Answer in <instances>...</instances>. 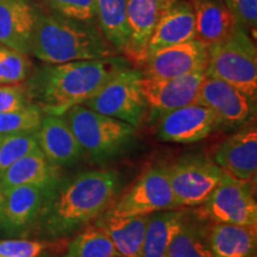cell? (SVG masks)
<instances>
[{
    "label": "cell",
    "instance_id": "cell-1",
    "mask_svg": "<svg viewBox=\"0 0 257 257\" xmlns=\"http://www.w3.org/2000/svg\"><path fill=\"white\" fill-rule=\"evenodd\" d=\"M120 178L115 170H87L54 185L31 236L63 239L94 223L118 197Z\"/></svg>",
    "mask_w": 257,
    "mask_h": 257
},
{
    "label": "cell",
    "instance_id": "cell-2",
    "mask_svg": "<svg viewBox=\"0 0 257 257\" xmlns=\"http://www.w3.org/2000/svg\"><path fill=\"white\" fill-rule=\"evenodd\" d=\"M133 67L123 55L106 59L47 63L32 69L24 82L32 105L44 114L63 115L81 105L121 70Z\"/></svg>",
    "mask_w": 257,
    "mask_h": 257
},
{
    "label": "cell",
    "instance_id": "cell-3",
    "mask_svg": "<svg viewBox=\"0 0 257 257\" xmlns=\"http://www.w3.org/2000/svg\"><path fill=\"white\" fill-rule=\"evenodd\" d=\"M31 54L51 64L120 55L106 40L96 21H79L43 9L35 24Z\"/></svg>",
    "mask_w": 257,
    "mask_h": 257
},
{
    "label": "cell",
    "instance_id": "cell-4",
    "mask_svg": "<svg viewBox=\"0 0 257 257\" xmlns=\"http://www.w3.org/2000/svg\"><path fill=\"white\" fill-rule=\"evenodd\" d=\"M82 154L94 161L110 160L127 149L136 127L101 114L83 105H75L63 114Z\"/></svg>",
    "mask_w": 257,
    "mask_h": 257
},
{
    "label": "cell",
    "instance_id": "cell-5",
    "mask_svg": "<svg viewBox=\"0 0 257 257\" xmlns=\"http://www.w3.org/2000/svg\"><path fill=\"white\" fill-rule=\"evenodd\" d=\"M205 74L223 80L256 99L257 50L255 41L242 25L237 24L230 35L207 46Z\"/></svg>",
    "mask_w": 257,
    "mask_h": 257
},
{
    "label": "cell",
    "instance_id": "cell-6",
    "mask_svg": "<svg viewBox=\"0 0 257 257\" xmlns=\"http://www.w3.org/2000/svg\"><path fill=\"white\" fill-rule=\"evenodd\" d=\"M141 78L140 70L128 67L114 75L81 105L138 127L149 111L141 91Z\"/></svg>",
    "mask_w": 257,
    "mask_h": 257
},
{
    "label": "cell",
    "instance_id": "cell-7",
    "mask_svg": "<svg viewBox=\"0 0 257 257\" xmlns=\"http://www.w3.org/2000/svg\"><path fill=\"white\" fill-rule=\"evenodd\" d=\"M197 214L211 223L257 225V204L251 182L225 174Z\"/></svg>",
    "mask_w": 257,
    "mask_h": 257
},
{
    "label": "cell",
    "instance_id": "cell-8",
    "mask_svg": "<svg viewBox=\"0 0 257 257\" xmlns=\"http://www.w3.org/2000/svg\"><path fill=\"white\" fill-rule=\"evenodd\" d=\"M175 208L167 169L152 167L144 170L127 191L115 199L106 213L114 217H135Z\"/></svg>",
    "mask_w": 257,
    "mask_h": 257
},
{
    "label": "cell",
    "instance_id": "cell-9",
    "mask_svg": "<svg viewBox=\"0 0 257 257\" xmlns=\"http://www.w3.org/2000/svg\"><path fill=\"white\" fill-rule=\"evenodd\" d=\"M57 181L47 185L16 186L2 191L0 234L9 238L30 237L51 189Z\"/></svg>",
    "mask_w": 257,
    "mask_h": 257
},
{
    "label": "cell",
    "instance_id": "cell-10",
    "mask_svg": "<svg viewBox=\"0 0 257 257\" xmlns=\"http://www.w3.org/2000/svg\"><path fill=\"white\" fill-rule=\"evenodd\" d=\"M166 169L176 208L200 206L224 176L216 163L199 157L179 161Z\"/></svg>",
    "mask_w": 257,
    "mask_h": 257
},
{
    "label": "cell",
    "instance_id": "cell-11",
    "mask_svg": "<svg viewBox=\"0 0 257 257\" xmlns=\"http://www.w3.org/2000/svg\"><path fill=\"white\" fill-rule=\"evenodd\" d=\"M207 47L200 41L162 48L149 54L140 64L138 70L147 79H170L206 70Z\"/></svg>",
    "mask_w": 257,
    "mask_h": 257
},
{
    "label": "cell",
    "instance_id": "cell-12",
    "mask_svg": "<svg viewBox=\"0 0 257 257\" xmlns=\"http://www.w3.org/2000/svg\"><path fill=\"white\" fill-rule=\"evenodd\" d=\"M195 102L210 108L220 124L245 123L256 110V99L230 83L206 74Z\"/></svg>",
    "mask_w": 257,
    "mask_h": 257
},
{
    "label": "cell",
    "instance_id": "cell-13",
    "mask_svg": "<svg viewBox=\"0 0 257 257\" xmlns=\"http://www.w3.org/2000/svg\"><path fill=\"white\" fill-rule=\"evenodd\" d=\"M219 124L210 108L193 102L161 115L156 135L165 142L192 143L206 138Z\"/></svg>",
    "mask_w": 257,
    "mask_h": 257
},
{
    "label": "cell",
    "instance_id": "cell-14",
    "mask_svg": "<svg viewBox=\"0 0 257 257\" xmlns=\"http://www.w3.org/2000/svg\"><path fill=\"white\" fill-rule=\"evenodd\" d=\"M205 70L170 79L141 78L140 86L148 108L162 115L197 101Z\"/></svg>",
    "mask_w": 257,
    "mask_h": 257
},
{
    "label": "cell",
    "instance_id": "cell-15",
    "mask_svg": "<svg viewBox=\"0 0 257 257\" xmlns=\"http://www.w3.org/2000/svg\"><path fill=\"white\" fill-rule=\"evenodd\" d=\"M175 0H127L128 43L124 56L138 68L147 55V47L160 18Z\"/></svg>",
    "mask_w": 257,
    "mask_h": 257
},
{
    "label": "cell",
    "instance_id": "cell-16",
    "mask_svg": "<svg viewBox=\"0 0 257 257\" xmlns=\"http://www.w3.org/2000/svg\"><path fill=\"white\" fill-rule=\"evenodd\" d=\"M41 10L36 0H0V44L30 55Z\"/></svg>",
    "mask_w": 257,
    "mask_h": 257
},
{
    "label": "cell",
    "instance_id": "cell-17",
    "mask_svg": "<svg viewBox=\"0 0 257 257\" xmlns=\"http://www.w3.org/2000/svg\"><path fill=\"white\" fill-rule=\"evenodd\" d=\"M225 174L253 184L257 174V130L248 127L224 140L214 153Z\"/></svg>",
    "mask_w": 257,
    "mask_h": 257
},
{
    "label": "cell",
    "instance_id": "cell-18",
    "mask_svg": "<svg viewBox=\"0 0 257 257\" xmlns=\"http://www.w3.org/2000/svg\"><path fill=\"white\" fill-rule=\"evenodd\" d=\"M36 138L38 147L47 160L59 168L72 167L83 155L63 115L44 114Z\"/></svg>",
    "mask_w": 257,
    "mask_h": 257
},
{
    "label": "cell",
    "instance_id": "cell-19",
    "mask_svg": "<svg viewBox=\"0 0 257 257\" xmlns=\"http://www.w3.org/2000/svg\"><path fill=\"white\" fill-rule=\"evenodd\" d=\"M195 17L191 0H175L160 18L148 43L146 57L162 48L195 40Z\"/></svg>",
    "mask_w": 257,
    "mask_h": 257
},
{
    "label": "cell",
    "instance_id": "cell-20",
    "mask_svg": "<svg viewBox=\"0 0 257 257\" xmlns=\"http://www.w3.org/2000/svg\"><path fill=\"white\" fill-rule=\"evenodd\" d=\"M205 234L213 257H255L257 225L208 223Z\"/></svg>",
    "mask_w": 257,
    "mask_h": 257
},
{
    "label": "cell",
    "instance_id": "cell-21",
    "mask_svg": "<svg viewBox=\"0 0 257 257\" xmlns=\"http://www.w3.org/2000/svg\"><path fill=\"white\" fill-rule=\"evenodd\" d=\"M197 37L205 46L217 43L230 35L237 23L225 0H191Z\"/></svg>",
    "mask_w": 257,
    "mask_h": 257
},
{
    "label": "cell",
    "instance_id": "cell-22",
    "mask_svg": "<svg viewBox=\"0 0 257 257\" xmlns=\"http://www.w3.org/2000/svg\"><path fill=\"white\" fill-rule=\"evenodd\" d=\"M150 214L135 217H114L105 212L96 223L108 234L121 257H143V240Z\"/></svg>",
    "mask_w": 257,
    "mask_h": 257
},
{
    "label": "cell",
    "instance_id": "cell-23",
    "mask_svg": "<svg viewBox=\"0 0 257 257\" xmlns=\"http://www.w3.org/2000/svg\"><path fill=\"white\" fill-rule=\"evenodd\" d=\"M61 178V168L51 165L38 147L0 175V189L5 191L22 185H47Z\"/></svg>",
    "mask_w": 257,
    "mask_h": 257
},
{
    "label": "cell",
    "instance_id": "cell-24",
    "mask_svg": "<svg viewBox=\"0 0 257 257\" xmlns=\"http://www.w3.org/2000/svg\"><path fill=\"white\" fill-rule=\"evenodd\" d=\"M186 216L180 208L160 211L150 214L143 240V257H167V250L173 237L181 226Z\"/></svg>",
    "mask_w": 257,
    "mask_h": 257
},
{
    "label": "cell",
    "instance_id": "cell-25",
    "mask_svg": "<svg viewBox=\"0 0 257 257\" xmlns=\"http://www.w3.org/2000/svg\"><path fill=\"white\" fill-rule=\"evenodd\" d=\"M96 23L115 51L124 56L128 43L127 0H95Z\"/></svg>",
    "mask_w": 257,
    "mask_h": 257
},
{
    "label": "cell",
    "instance_id": "cell-26",
    "mask_svg": "<svg viewBox=\"0 0 257 257\" xmlns=\"http://www.w3.org/2000/svg\"><path fill=\"white\" fill-rule=\"evenodd\" d=\"M119 253L115 250L108 234L96 223L73 234L67 243L62 257H117Z\"/></svg>",
    "mask_w": 257,
    "mask_h": 257
},
{
    "label": "cell",
    "instance_id": "cell-27",
    "mask_svg": "<svg viewBox=\"0 0 257 257\" xmlns=\"http://www.w3.org/2000/svg\"><path fill=\"white\" fill-rule=\"evenodd\" d=\"M167 257H213L205 234V226L187 219L186 214L169 244Z\"/></svg>",
    "mask_w": 257,
    "mask_h": 257
},
{
    "label": "cell",
    "instance_id": "cell-28",
    "mask_svg": "<svg viewBox=\"0 0 257 257\" xmlns=\"http://www.w3.org/2000/svg\"><path fill=\"white\" fill-rule=\"evenodd\" d=\"M68 239H0V256L38 257L43 253H63Z\"/></svg>",
    "mask_w": 257,
    "mask_h": 257
},
{
    "label": "cell",
    "instance_id": "cell-29",
    "mask_svg": "<svg viewBox=\"0 0 257 257\" xmlns=\"http://www.w3.org/2000/svg\"><path fill=\"white\" fill-rule=\"evenodd\" d=\"M34 64L27 54L0 44V85H17L28 80Z\"/></svg>",
    "mask_w": 257,
    "mask_h": 257
},
{
    "label": "cell",
    "instance_id": "cell-30",
    "mask_svg": "<svg viewBox=\"0 0 257 257\" xmlns=\"http://www.w3.org/2000/svg\"><path fill=\"white\" fill-rule=\"evenodd\" d=\"M43 117V112L32 104L17 111L0 112V135L36 134Z\"/></svg>",
    "mask_w": 257,
    "mask_h": 257
},
{
    "label": "cell",
    "instance_id": "cell-31",
    "mask_svg": "<svg viewBox=\"0 0 257 257\" xmlns=\"http://www.w3.org/2000/svg\"><path fill=\"white\" fill-rule=\"evenodd\" d=\"M38 148L36 134H16L4 136L0 144V175L19 159Z\"/></svg>",
    "mask_w": 257,
    "mask_h": 257
},
{
    "label": "cell",
    "instance_id": "cell-32",
    "mask_svg": "<svg viewBox=\"0 0 257 257\" xmlns=\"http://www.w3.org/2000/svg\"><path fill=\"white\" fill-rule=\"evenodd\" d=\"M46 11L79 21H96L95 0H36Z\"/></svg>",
    "mask_w": 257,
    "mask_h": 257
},
{
    "label": "cell",
    "instance_id": "cell-33",
    "mask_svg": "<svg viewBox=\"0 0 257 257\" xmlns=\"http://www.w3.org/2000/svg\"><path fill=\"white\" fill-rule=\"evenodd\" d=\"M237 23L245 29L253 40L257 31V0H225Z\"/></svg>",
    "mask_w": 257,
    "mask_h": 257
},
{
    "label": "cell",
    "instance_id": "cell-34",
    "mask_svg": "<svg viewBox=\"0 0 257 257\" xmlns=\"http://www.w3.org/2000/svg\"><path fill=\"white\" fill-rule=\"evenodd\" d=\"M31 105L24 82L0 85V112L17 111Z\"/></svg>",
    "mask_w": 257,
    "mask_h": 257
},
{
    "label": "cell",
    "instance_id": "cell-35",
    "mask_svg": "<svg viewBox=\"0 0 257 257\" xmlns=\"http://www.w3.org/2000/svg\"><path fill=\"white\" fill-rule=\"evenodd\" d=\"M38 257H59L56 255V253H50V252H47V253H43V255L38 256Z\"/></svg>",
    "mask_w": 257,
    "mask_h": 257
},
{
    "label": "cell",
    "instance_id": "cell-36",
    "mask_svg": "<svg viewBox=\"0 0 257 257\" xmlns=\"http://www.w3.org/2000/svg\"><path fill=\"white\" fill-rule=\"evenodd\" d=\"M2 198H3V192L2 189H0V202H2Z\"/></svg>",
    "mask_w": 257,
    "mask_h": 257
},
{
    "label": "cell",
    "instance_id": "cell-37",
    "mask_svg": "<svg viewBox=\"0 0 257 257\" xmlns=\"http://www.w3.org/2000/svg\"><path fill=\"white\" fill-rule=\"evenodd\" d=\"M3 138H4V136H2V135H0V144H2V141H3Z\"/></svg>",
    "mask_w": 257,
    "mask_h": 257
},
{
    "label": "cell",
    "instance_id": "cell-38",
    "mask_svg": "<svg viewBox=\"0 0 257 257\" xmlns=\"http://www.w3.org/2000/svg\"><path fill=\"white\" fill-rule=\"evenodd\" d=\"M0 257H9V256H0Z\"/></svg>",
    "mask_w": 257,
    "mask_h": 257
},
{
    "label": "cell",
    "instance_id": "cell-39",
    "mask_svg": "<svg viewBox=\"0 0 257 257\" xmlns=\"http://www.w3.org/2000/svg\"><path fill=\"white\" fill-rule=\"evenodd\" d=\"M117 257H121V256H117Z\"/></svg>",
    "mask_w": 257,
    "mask_h": 257
}]
</instances>
